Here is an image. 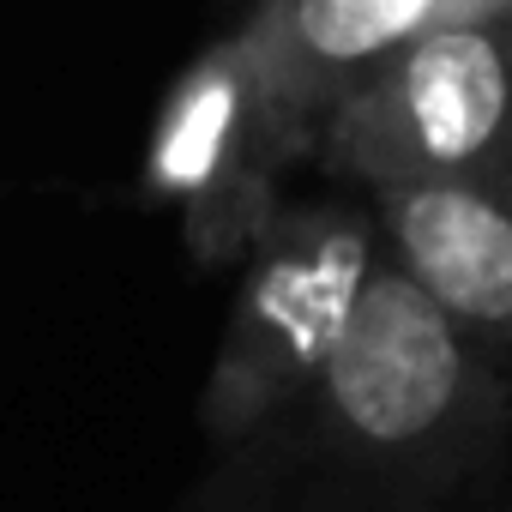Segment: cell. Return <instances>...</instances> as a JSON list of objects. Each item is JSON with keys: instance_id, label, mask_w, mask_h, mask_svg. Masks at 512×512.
I'll return each instance as SVG.
<instances>
[{"instance_id": "8992f818", "label": "cell", "mask_w": 512, "mask_h": 512, "mask_svg": "<svg viewBox=\"0 0 512 512\" xmlns=\"http://www.w3.org/2000/svg\"><path fill=\"white\" fill-rule=\"evenodd\" d=\"M398 272L512 374V151L494 163L362 193Z\"/></svg>"}, {"instance_id": "3957f363", "label": "cell", "mask_w": 512, "mask_h": 512, "mask_svg": "<svg viewBox=\"0 0 512 512\" xmlns=\"http://www.w3.org/2000/svg\"><path fill=\"white\" fill-rule=\"evenodd\" d=\"M512 151V37L422 25L398 43L320 133V169L380 193L452 181Z\"/></svg>"}, {"instance_id": "5b68a950", "label": "cell", "mask_w": 512, "mask_h": 512, "mask_svg": "<svg viewBox=\"0 0 512 512\" xmlns=\"http://www.w3.org/2000/svg\"><path fill=\"white\" fill-rule=\"evenodd\" d=\"M428 13L434 0H253L229 43L284 163L320 151L332 109L398 43H410Z\"/></svg>"}, {"instance_id": "52a82bcc", "label": "cell", "mask_w": 512, "mask_h": 512, "mask_svg": "<svg viewBox=\"0 0 512 512\" xmlns=\"http://www.w3.org/2000/svg\"><path fill=\"white\" fill-rule=\"evenodd\" d=\"M428 25H440V31H500V37H512V0H434Z\"/></svg>"}, {"instance_id": "6da1fadb", "label": "cell", "mask_w": 512, "mask_h": 512, "mask_svg": "<svg viewBox=\"0 0 512 512\" xmlns=\"http://www.w3.org/2000/svg\"><path fill=\"white\" fill-rule=\"evenodd\" d=\"M512 434V374L386 253L326 368L211 452L187 512H464Z\"/></svg>"}, {"instance_id": "ba28073f", "label": "cell", "mask_w": 512, "mask_h": 512, "mask_svg": "<svg viewBox=\"0 0 512 512\" xmlns=\"http://www.w3.org/2000/svg\"><path fill=\"white\" fill-rule=\"evenodd\" d=\"M506 512H512V494H506Z\"/></svg>"}, {"instance_id": "7a4b0ae2", "label": "cell", "mask_w": 512, "mask_h": 512, "mask_svg": "<svg viewBox=\"0 0 512 512\" xmlns=\"http://www.w3.org/2000/svg\"><path fill=\"white\" fill-rule=\"evenodd\" d=\"M386 253L392 247L368 199L278 205L266 217V229L241 253L247 266L199 398V428L211 452L253 434L326 368Z\"/></svg>"}, {"instance_id": "277c9868", "label": "cell", "mask_w": 512, "mask_h": 512, "mask_svg": "<svg viewBox=\"0 0 512 512\" xmlns=\"http://www.w3.org/2000/svg\"><path fill=\"white\" fill-rule=\"evenodd\" d=\"M284 169L290 163L253 109L235 43L217 37L169 91L151 139V187L175 199L205 260H241L278 211Z\"/></svg>"}]
</instances>
